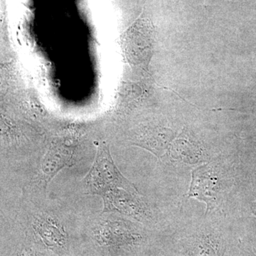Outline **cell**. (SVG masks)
<instances>
[{
  "label": "cell",
  "instance_id": "cell-11",
  "mask_svg": "<svg viewBox=\"0 0 256 256\" xmlns=\"http://www.w3.org/2000/svg\"><path fill=\"white\" fill-rule=\"evenodd\" d=\"M13 256H37L36 254H34L31 250L28 248H22L18 250L14 254Z\"/></svg>",
  "mask_w": 256,
  "mask_h": 256
},
{
  "label": "cell",
  "instance_id": "cell-8",
  "mask_svg": "<svg viewBox=\"0 0 256 256\" xmlns=\"http://www.w3.org/2000/svg\"><path fill=\"white\" fill-rule=\"evenodd\" d=\"M33 228L44 242L50 248L62 247L65 244L64 229L50 217H37L34 222Z\"/></svg>",
  "mask_w": 256,
  "mask_h": 256
},
{
  "label": "cell",
  "instance_id": "cell-2",
  "mask_svg": "<svg viewBox=\"0 0 256 256\" xmlns=\"http://www.w3.org/2000/svg\"><path fill=\"white\" fill-rule=\"evenodd\" d=\"M222 215H204L184 230L175 256H224L227 244L220 226Z\"/></svg>",
  "mask_w": 256,
  "mask_h": 256
},
{
  "label": "cell",
  "instance_id": "cell-4",
  "mask_svg": "<svg viewBox=\"0 0 256 256\" xmlns=\"http://www.w3.org/2000/svg\"><path fill=\"white\" fill-rule=\"evenodd\" d=\"M216 156L191 128L185 126L172 142L162 162L174 168L194 170Z\"/></svg>",
  "mask_w": 256,
  "mask_h": 256
},
{
  "label": "cell",
  "instance_id": "cell-13",
  "mask_svg": "<svg viewBox=\"0 0 256 256\" xmlns=\"http://www.w3.org/2000/svg\"><path fill=\"white\" fill-rule=\"evenodd\" d=\"M3 220H4V215H3L2 210H0V226L3 224Z\"/></svg>",
  "mask_w": 256,
  "mask_h": 256
},
{
  "label": "cell",
  "instance_id": "cell-7",
  "mask_svg": "<svg viewBox=\"0 0 256 256\" xmlns=\"http://www.w3.org/2000/svg\"><path fill=\"white\" fill-rule=\"evenodd\" d=\"M74 150L66 146H54L47 152L42 163V170L45 178L46 184L64 168L75 164Z\"/></svg>",
  "mask_w": 256,
  "mask_h": 256
},
{
  "label": "cell",
  "instance_id": "cell-9",
  "mask_svg": "<svg viewBox=\"0 0 256 256\" xmlns=\"http://www.w3.org/2000/svg\"><path fill=\"white\" fill-rule=\"evenodd\" d=\"M248 206L252 215L256 217V173L246 181Z\"/></svg>",
  "mask_w": 256,
  "mask_h": 256
},
{
  "label": "cell",
  "instance_id": "cell-12",
  "mask_svg": "<svg viewBox=\"0 0 256 256\" xmlns=\"http://www.w3.org/2000/svg\"><path fill=\"white\" fill-rule=\"evenodd\" d=\"M242 250L244 256H256V248H255L244 247Z\"/></svg>",
  "mask_w": 256,
  "mask_h": 256
},
{
  "label": "cell",
  "instance_id": "cell-5",
  "mask_svg": "<svg viewBox=\"0 0 256 256\" xmlns=\"http://www.w3.org/2000/svg\"><path fill=\"white\" fill-rule=\"evenodd\" d=\"M101 198L104 200L102 213L118 212L141 223H154V214L139 192L116 188L108 192Z\"/></svg>",
  "mask_w": 256,
  "mask_h": 256
},
{
  "label": "cell",
  "instance_id": "cell-3",
  "mask_svg": "<svg viewBox=\"0 0 256 256\" xmlns=\"http://www.w3.org/2000/svg\"><path fill=\"white\" fill-rule=\"evenodd\" d=\"M86 194L102 196L108 192L124 188L131 192H139L134 184L124 178L114 164L107 146L98 148L95 162L84 178Z\"/></svg>",
  "mask_w": 256,
  "mask_h": 256
},
{
  "label": "cell",
  "instance_id": "cell-10",
  "mask_svg": "<svg viewBox=\"0 0 256 256\" xmlns=\"http://www.w3.org/2000/svg\"><path fill=\"white\" fill-rule=\"evenodd\" d=\"M230 110H237L240 111L242 112H250V114H256V102L252 104V106L248 108H242L233 109Z\"/></svg>",
  "mask_w": 256,
  "mask_h": 256
},
{
  "label": "cell",
  "instance_id": "cell-1",
  "mask_svg": "<svg viewBox=\"0 0 256 256\" xmlns=\"http://www.w3.org/2000/svg\"><path fill=\"white\" fill-rule=\"evenodd\" d=\"M236 165L235 159L217 156L192 170L186 197L204 203L205 215H223L224 207L239 180Z\"/></svg>",
  "mask_w": 256,
  "mask_h": 256
},
{
  "label": "cell",
  "instance_id": "cell-6",
  "mask_svg": "<svg viewBox=\"0 0 256 256\" xmlns=\"http://www.w3.org/2000/svg\"><path fill=\"white\" fill-rule=\"evenodd\" d=\"M178 130L180 128L168 118H159L140 129L133 144L150 152L162 161L178 136Z\"/></svg>",
  "mask_w": 256,
  "mask_h": 256
}]
</instances>
